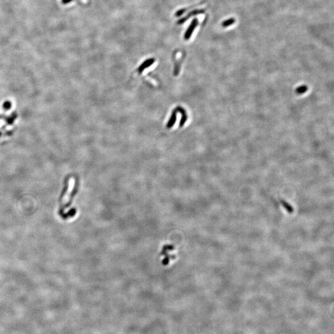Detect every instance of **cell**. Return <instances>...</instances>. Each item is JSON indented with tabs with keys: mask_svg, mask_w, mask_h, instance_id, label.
Segmentation results:
<instances>
[{
	"mask_svg": "<svg viewBox=\"0 0 334 334\" xmlns=\"http://www.w3.org/2000/svg\"><path fill=\"white\" fill-rule=\"evenodd\" d=\"M154 61H155V60H154L153 58L149 59H147V61H144V62L141 64V66L140 67H139V72L143 71L144 69H145L146 68H147L149 67L150 66H151L152 64L154 63Z\"/></svg>",
	"mask_w": 334,
	"mask_h": 334,
	"instance_id": "cell-4",
	"label": "cell"
},
{
	"mask_svg": "<svg viewBox=\"0 0 334 334\" xmlns=\"http://www.w3.org/2000/svg\"><path fill=\"white\" fill-rule=\"evenodd\" d=\"M74 183H75L74 179L73 178H71L70 180H69V188H68V192H66L65 196H64L63 198V202L65 204L66 206H67V204H68L69 200H70V199H71L70 196L71 195L73 190V188L74 186Z\"/></svg>",
	"mask_w": 334,
	"mask_h": 334,
	"instance_id": "cell-2",
	"label": "cell"
},
{
	"mask_svg": "<svg viewBox=\"0 0 334 334\" xmlns=\"http://www.w3.org/2000/svg\"><path fill=\"white\" fill-rule=\"evenodd\" d=\"M73 1H74V0H61V3L64 4H66L69 3Z\"/></svg>",
	"mask_w": 334,
	"mask_h": 334,
	"instance_id": "cell-7",
	"label": "cell"
},
{
	"mask_svg": "<svg viewBox=\"0 0 334 334\" xmlns=\"http://www.w3.org/2000/svg\"><path fill=\"white\" fill-rule=\"evenodd\" d=\"M197 25H198V19L197 18L194 19L192 21L190 26H189L188 29H187L186 32H185V34H184V39L185 40L189 39V38L191 37L194 29H195V28L197 26Z\"/></svg>",
	"mask_w": 334,
	"mask_h": 334,
	"instance_id": "cell-1",
	"label": "cell"
},
{
	"mask_svg": "<svg viewBox=\"0 0 334 334\" xmlns=\"http://www.w3.org/2000/svg\"><path fill=\"white\" fill-rule=\"evenodd\" d=\"M282 205L284 206V207H285L288 212H293V209L292 207L290 205H289L287 202H286L285 201H282Z\"/></svg>",
	"mask_w": 334,
	"mask_h": 334,
	"instance_id": "cell-6",
	"label": "cell"
},
{
	"mask_svg": "<svg viewBox=\"0 0 334 334\" xmlns=\"http://www.w3.org/2000/svg\"><path fill=\"white\" fill-rule=\"evenodd\" d=\"M235 22V19L234 18H230L227 19V21H225L222 23V26L223 27H227L228 26H231Z\"/></svg>",
	"mask_w": 334,
	"mask_h": 334,
	"instance_id": "cell-5",
	"label": "cell"
},
{
	"mask_svg": "<svg viewBox=\"0 0 334 334\" xmlns=\"http://www.w3.org/2000/svg\"><path fill=\"white\" fill-rule=\"evenodd\" d=\"M204 12H205V10H204V9H195V10H193V11H191L190 13H189L186 16H185V17L182 18V19H179V21H178L177 24H183V23H184V22H185L186 21H187V20H188V19L190 18L191 17H192V16H195V15H197V14H199L204 13Z\"/></svg>",
	"mask_w": 334,
	"mask_h": 334,
	"instance_id": "cell-3",
	"label": "cell"
}]
</instances>
